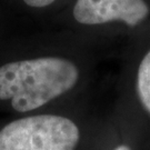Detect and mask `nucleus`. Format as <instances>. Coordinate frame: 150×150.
<instances>
[{
    "mask_svg": "<svg viewBox=\"0 0 150 150\" xmlns=\"http://www.w3.org/2000/svg\"><path fill=\"white\" fill-rule=\"evenodd\" d=\"M136 89L140 103L150 115V50L145 54L139 64Z\"/></svg>",
    "mask_w": 150,
    "mask_h": 150,
    "instance_id": "20e7f679",
    "label": "nucleus"
},
{
    "mask_svg": "<svg viewBox=\"0 0 150 150\" xmlns=\"http://www.w3.org/2000/svg\"><path fill=\"white\" fill-rule=\"evenodd\" d=\"M74 17L82 25H101L123 21L134 27L149 15L145 0H77Z\"/></svg>",
    "mask_w": 150,
    "mask_h": 150,
    "instance_id": "7ed1b4c3",
    "label": "nucleus"
},
{
    "mask_svg": "<svg viewBox=\"0 0 150 150\" xmlns=\"http://www.w3.org/2000/svg\"><path fill=\"white\" fill-rule=\"evenodd\" d=\"M25 4L32 8H43L51 5L54 0H22Z\"/></svg>",
    "mask_w": 150,
    "mask_h": 150,
    "instance_id": "39448f33",
    "label": "nucleus"
},
{
    "mask_svg": "<svg viewBox=\"0 0 150 150\" xmlns=\"http://www.w3.org/2000/svg\"><path fill=\"white\" fill-rule=\"evenodd\" d=\"M79 70L59 57L10 61L0 66V100L17 112H29L71 90Z\"/></svg>",
    "mask_w": 150,
    "mask_h": 150,
    "instance_id": "f257e3e1",
    "label": "nucleus"
},
{
    "mask_svg": "<svg viewBox=\"0 0 150 150\" xmlns=\"http://www.w3.org/2000/svg\"><path fill=\"white\" fill-rule=\"evenodd\" d=\"M80 139L78 126L57 115L17 119L0 130V150H76Z\"/></svg>",
    "mask_w": 150,
    "mask_h": 150,
    "instance_id": "f03ea898",
    "label": "nucleus"
},
{
    "mask_svg": "<svg viewBox=\"0 0 150 150\" xmlns=\"http://www.w3.org/2000/svg\"><path fill=\"white\" fill-rule=\"evenodd\" d=\"M115 150H131V148L127 145H120V146H118Z\"/></svg>",
    "mask_w": 150,
    "mask_h": 150,
    "instance_id": "423d86ee",
    "label": "nucleus"
}]
</instances>
